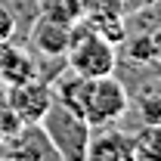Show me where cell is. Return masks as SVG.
Segmentation results:
<instances>
[{
    "label": "cell",
    "mask_w": 161,
    "mask_h": 161,
    "mask_svg": "<svg viewBox=\"0 0 161 161\" xmlns=\"http://www.w3.org/2000/svg\"><path fill=\"white\" fill-rule=\"evenodd\" d=\"M0 158L6 161H59L50 136L40 121H22L19 127L0 140Z\"/></svg>",
    "instance_id": "cell-4"
},
{
    "label": "cell",
    "mask_w": 161,
    "mask_h": 161,
    "mask_svg": "<svg viewBox=\"0 0 161 161\" xmlns=\"http://www.w3.org/2000/svg\"><path fill=\"white\" fill-rule=\"evenodd\" d=\"M133 158L161 161V124H142L133 133Z\"/></svg>",
    "instance_id": "cell-11"
},
{
    "label": "cell",
    "mask_w": 161,
    "mask_h": 161,
    "mask_svg": "<svg viewBox=\"0 0 161 161\" xmlns=\"http://www.w3.org/2000/svg\"><path fill=\"white\" fill-rule=\"evenodd\" d=\"M50 102H53V90L43 78L22 80L6 90V108L16 112L19 121H40L43 112L50 108Z\"/></svg>",
    "instance_id": "cell-5"
},
{
    "label": "cell",
    "mask_w": 161,
    "mask_h": 161,
    "mask_svg": "<svg viewBox=\"0 0 161 161\" xmlns=\"http://www.w3.org/2000/svg\"><path fill=\"white\" fill-rule=\"evenodd\" d=\"M13 34H16V16L0 3V40H13Z\"/></svg>",
    "instance_id": "cell-14"
},
{
    "label": "cell",
    "mask_w": 161,
    "mask_h": 161,
    "mask_svg": "<svg viewBox=\"0 0 161 161\" xmlns=\"http://www.w3.org/2000/svg\"><path fill=\"white\" fill-rule=\"evenodd\" d=\"M84 25L93 28L96 34H102L112 43H121L124 40V16L115 13V9H84Z\"/></svg>",
    "instance_id": "cell-9"
},
{
    "label": "cell",
    "mask_w": 161,
    "mask_h": 161,
    "mask_svg": "<svg viewBox=\"0 0 161 161\" xmlns=\"http://www.w3.org/2000/svg\"><path fill=\"white\" fill-rule=\"evenodd\" d=\"M130 56L133 62H158V53H155V43H152V34H142L140 40L130 43Z\"/></svg>",
    "instance_id": "cell-13"
},
{
    "label": "cell",
    "mask_w": 161,
    "mask_h": 161,
    "mask_svg": "<svg viewBox=\"0 0 161 161\" xmlns=\"http://www.w3.org/2000/svg\"><path fill=\"white\" fill-rule=\"evenodd\" d=\"M115 65H118L115 43L96 34L93 28H87L84 22H75L71 43L65 50V68H71L80 78H102V75H115Z\"/></svg>",
    "instance_id": "cell-2"
},
{
    "label": "cell",
    "mask_w": 161,
    "mask_h": 161,
    "mask_svg": "<svg viewBox=\"0 0 161 161\" xmlns=\"http://www.w3.org/2000/svg\"><path fill=\"white\" fill-rule=\"evenodd\" d=\"M130 105L136 108L142 124H161V80H146L133 93Z\"/></svg>",
    "instance_id": "cell-10"
},
{
    "label": "cell",
    "mask_w": 161,
    "mask_h": 161,
    "mask_svg": "<svg viewBox=\"0 0 161 161\" xmlns=\"http://www.w3.org/2000/svg\"><path fill=\"white\" fill-rule=\"evenodd\" d=\"M37 78V62L28 56L25 47H16L13 40H0V80L6 87Z\"/></svg>",
    "instance_id": "cell-8"
},
{
    "label": "cell",
    "mask_w": 161,
    "mask_h": 161,
    "mask_svg": "<svg viewBox=\"0 0 161 161\" xmlns=\"http://www.w3.org/2000/svg\"><path fill=\"white\" fill-rule=\"evenodd\" d=\"M43 133L50 136L59 161H87V142H90V124L80 118L78 112H71L62 102H50V108L40 118Z\"/></svg>",
    "instance_id": "cell-3"
},
{
    "label": "cell",
    "mask_w": 161,
    "mask_h": 161,
    "mask_svg": "<svg viewBox=\"0 0 161 161\" xmlns=\"http://www.w3.org/2000/svg\"><path fill=\"white\" fill-rule=\"evenodd\" d=\"M152 43H155V53H158V62H161V28L152 31Z\"/></svg>",
    "instance_id": "cell-15"
},
{
    "label": "cell",
    "mask_w": 161,
    "mask_h": 161,
    "mask_svg": "<svg viewBox=\"0 0 161 161\" xmlns=\"http://www.w3.org/2000/svg\"><path fill=\"white\" fill-rule=\"evenodd\" d=\"M68 43H71V25L37 16L34 28H31V47L40 56H65Z\"/></svg>",
    "instance_id": "cell-7"
},
{
    "label": "cell",
    "mask_w": 161,
    "mask_h": 161,
    "mask_svg": "<svg viewBox=\"0 0 161 161\" xmlns=\"http://www.w3.org/2000/svg\"><path fill=\"white\" fill-rule=\"evenodd\" d=\"M90 161H136L133 158V133H124L115 124H102L90 130L87 142Z\"/></svg>",
    "instance_id": "cell-6"
},
{
    "label": "cell",
    "mask_w": 161,
    "mask_h": 161,
    "mask_svg": "<svg viewBox=\"0 0 161 161\" xmlns=\"http://www.w3.org/2000/svg\"><path fill=\"white\" fill-rule=\"evenodd\" d=\"M71 112H78L90 127L102 124H118L130 112V93L115 75H102V78H84L80 90L75 96Z\"/></svg>",
    "instance_id": "cell-1"
},
{
    "label": "cell",
    "mask_w": 161,
    "mask_h": 161,
    "mask_svg": "<svg viewBox=\"0 0 161 161\" xmlns=\"http://www.w3.org/2000/svg\"><path fill=\"white\" fill-rule=\"evenodd\" d=\"M84 9H87L84 0H40V16L56 19V22H65V25L80 22L84 19Z\"/></svg>",
    "instance_id": "cell-12"
}]
</instances>
